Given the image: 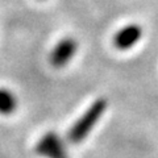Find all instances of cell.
Listing matches in <instances>:
<instances>
[{"label":"cell","mask_w":158,"mask_h":158,"mask_svg":"<svg viewBox=\"0 0 158 158\" xmlns=\"http://www.w3.org/2000/svg\"><path fill=\"white\" fill-rule=\"evenodd\" d=\"M107 110V100L106 99H98L88 107V110L83 113V115L74 123L71 129L69 131L67 138L69 141L73 144H79L83 140H86V137L90 135V132L94 129L103 113Z\"/></svg>","instance_id":"1"},{"label":"cell","mask_w":158,"mask_h":158,"mask_svg":"<svg viewBox=\"0 0 158 158\" xmlns=\"http://www.w3.org/2000/svg\"><path fill=\"white\" fill-rule=\"evenodd\" d=\"M36 152L44 158H69L65 144L56 132H48L40 138Z\"/></svg>","instance_id":"2"},{"label":"cell","mask_w":158,"mask_h":158,"mask_svg":"<svg viewBox=\"0 0 158 158\" xmlns=\"http://www.w3.org/2000/svg\"><path fill=\"white\" fill-rule=\"evenodd\" d=\"M78 50V42L73 37H65L59 40L58 44L53 48L49 57L50 65L56 69H62L67 66V63L75 57Z\"/></svg>","instance_id":"3"},{"label":"cell","mask_w":158,"mask_h":158,"mask_svg":"<svg viewBox=\"0 0 158 158\" xmlns=\"http://www.w3.org/2000/svg\"><path fill=\"white\" fill-rule=\"evenodd\" d=\"M142 36V29L140 25H127L121 28L115 36H113V45L117 48L118 50H128L136 45L140 41Z\"/></svg>","instance_id":"4"},{"label":"cell","mask_w":158,"mask_h":158,"mask_svg":"<svg viewBox=\"0 0 158 158\" xmlns=\"http://www.w3.org/2000/svg\"><path fill=\"white\" fill-rule=\"evenodd\" d=\"M17 108V98L8 88H0V113L4 116L12 115Z\"/></svg>","instance_id":"5"}]
</instances>
